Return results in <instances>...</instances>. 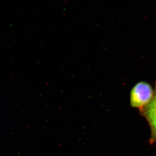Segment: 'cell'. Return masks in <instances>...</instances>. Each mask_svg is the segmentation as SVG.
<instances>
[{
    "label": "cell",
    "mask_w": 156,
    "mask_h": 156,
    "mask_svg": "<svg viewBox=\"0 0 156 156\" xmlns=\"http://www.w3.org/2000/svg\"><path fill=\"white\" fill-rule=\"evenodd\" d=\"M154 94V90L150 84L146 81H140L133 87L130 91V105L140 111L150 103Z\"/></svg>",
    "instance_id": "cell-1"
},
{
    "label": "cell",
    "mask_w": 156,
    "mask_h": 156,
    "mask_svg": "<svg viewBox=\"0 0 156 156\" xmlns=\"http://www.w3.org/2000/svg\"><path fill=\"white\" fill-rule=\"evenodd\" d=\"M140 112L146 118L150 126L151 134L149 142L153 144L156 142V84L152 100Z\"/></svg>",
    "instance_id": "cell-2"
}]
</instances>
